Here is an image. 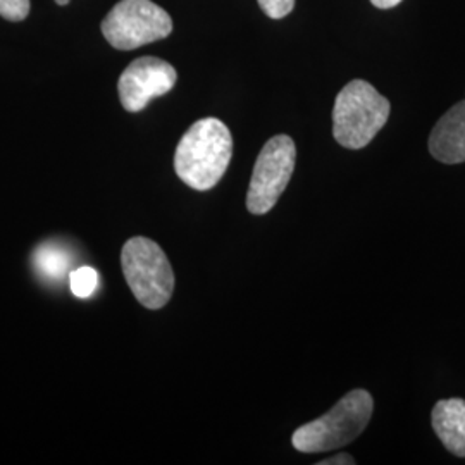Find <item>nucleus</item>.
<instances>
[{
	"label": "nucleus",
	"instance_id": "9d476101",
	"mask_svg": "<svg viewBox=\"0 0 465 465\" xmlns=\"http://www.w3.org/2000/svg\"><path fill=\"white\" fill-rule=\"evenodd\" d=\"M35 262L38 266V271H42L50 278H63L69 267V259L64 250H59L54 245L38 249L35 255Z\"/></svg>",
	"mask_w": 465,
	"mask_h": 465
},
{
	"label": "nucleus",
	"instance_id": "1a4fd4ad",
	"mask_svg": "<svg viewBox=\"0 0 465 465\" xmlns=\"http://www.w3.org/2000/svg\"><path fill=\"white\" fill-rule=\"evenodd\" d=\"M432 428L445 449L465 457V400H441L432 409Z\"/></svg>",
	"mask_w": 465,
	"mask_h": 465
},
{
	"label": "nucleus",
	"instance_id": "f8f14e48",
	"mask_svg": "<svg viewBox=\"0 0 465 465\" xmlns=\"http://www.w3.org/2000/svg\"><path fill=\"white\" fill-rule=\"evenodd\" d=\"M30 15V0H0V16L7 21H23Z\"/></svg>",
	"mask_w": 465,
	"mask_h": 465
},
{
	"label": "nucleus",
	"instance_id": "dca6fc26",
	"mask_svg": "<svg viewBox=\"0 0 465 465\" xmlns=\"http://www.w3.org/2000/svg\"><path fill=\"white\" fill-rule=\"evenodd\" d=\"M59 5H67L69 4V0H55Z\"/></svg>",
	"mask_w": 465,
	"mask_h": 465
},
{
	"label": "nucleus",
	"instance_id": "2eb2a0df",
	"mask_svg": "<svg viewBox=\"0 0 465 465\" xmlns=\"http://www.w3.org/2000/svg\"><path fill=\"white\" fill-rule=\"evenodd\" d=\"M371 2H372V5H376L380 9H391V7L399 5L401 0H371Z\"/></svg>",
	"mask_w": 465,
	"mask_h": 465
},
{
	"label": "nucleus",
	"instance_id": "f257e3e1",
	"mask_svg": "<svg viewBox=\"0 0 465 465\" xmlns=\"http://www.w3.org/2000/svg\"><path fill=\"white\" fill-rule=\"evenodd\" d=\"M232 136L216 117L193 123L182 136L174 153L178 178L197 192L214 188L232 163Z\"/></svg>",
	"mask_w": 465,
	"mask_h": 465
},
{
	"label": "nucleus",
	"instance_id": "423d86ee",
	"mask_svg": "<svg viewBox=\"0 0 465 465\" xmlns=\"http://www.w3.org/2000/svg\"><path fill=\"white\" fill-rule=\"evenodd\" d=\"M295 159V142L288 134H276L262 147L247 193V209L252 214H267L278 203L292 180Z\"/></svg>",
	"mask_w": 465,
	"mask_h": 465
},
{
	"label": "nucleus",
	"instance_id": "4468645a",
	"mask_svg": "<svg viewBox=\"0 0 465 465\" xmlns=\"http://www.w3.org/2000/svg\"><path fill=\"white\" fill-rule=\"evenodd\" d=\"M355 464V460L347 455V453H340V455H336V457H332V459H328V460H322L321 465H353Z\"/></svg>",
	"mask_w": 465,
	"mask_h": 465
},
{
	"label": "nucleus",
	"instance_id": "6e6552de",
	"mask_svg": "<svg viewBox=\"0 0 465 465\" xmlns=\"http://www.w3.org/2000/svg\"><path fill=\"white\" fill-rule=\"evenodd\" d=\"M428 147L432 157L443 164L465 163V100L455 104L436 123Z\"/></svg>",
	"mask_w": 465,
	"mask_h": 465
},
{
	"label": "nucleus",
	"instance_id": "ddd939ff",
	"mask_svg": "<svg viewBox=\"0 0 465 465\" xmlns=\"http://www.w3.org/2000/svg\"><path fill=\"white\" fill-rule=\"evenodd\" d=\"M261 9L264 11V15L271 19H282L288 16L293 7H295V0H257Z\"/></svg>",
	"mask_w": 465,
	"mask_h": 465
},
{
	"label": "nucleus",
	"instance_id": "f03ea898",
	"mask_svg": "<svg viewBox=\"0 0 465 465\" xmlns=\"http://www.w3.org/2000/svg\"><path fill=\"white\" fill-rule=\"evenodd\" d=\"M390 102L364 80L341 88L332 107V136L350 150L367 147L390 117Z\"/></svg>",
	"mask_w": 465,
	"mask_h": 465
},
{
	"label": "nucleus",
	"instance_id": "0eeeda50",
	"mask_svg": "<svg viewBox=\"0 0 465 465\" xmlns=\"http://www.w3.org/2000/svg\"><path fill=\"white\" fill-rule=\"evenodd\" d=\"M178 73L159 57H140L119 78V100L128 113H140L150 100L166 95L176 84Z\"/></svg>",
	"mask_w": 465,
	"mask_h": 465
},
{
	"label": "nucleus",
	"instance_id": "39448f33",
	"mask_svg": "<svg viewBox=\"0 0 465 465\" xmlns=\"http://www.w3.org/2000/svg\"><path fill=\"white\" fill-rule=\"evenodd\" d=\"M171 32L173 19L152 0H119L102 21V34L117 50L138 49Z\"/></svg>",
	"mask_w": 465,
	"mask_h": 465
},
{
	"label": "nucleus",
	"instance_id": "20e7f679",
	"mask_svg": "<svg viewBox=\"0 0 465 465\" xmlns=\"http://www.w3.org/2000/svg\"><path fill=\"white\" fill-rule=\"evenodd\" d=\"M121 267L134 299L150 311L163 309L174 292V272L164 250L145 236L130 238L121 250Z\"/></svg>",
	"mask_w": 465,
	"mask_h": 465
},
{
	"label": "nucleus",
	"instance_id": "9b49d317",
	"mask_svg": "<svg viewBox=\"0 0 465 465\" xmlns=\"http://www.w3.org/2000/svg\"><path fill=\"white\" fill-rule=\"evenodd\" d=\"M99 286V272L94 267H78L69 272V288L74 297L88 299Z\"/></svg>",
	"mask_w": 465,
	"mask_h": 465
},
{
	"label": "nucleus",
	"instance_id": "7ed1b4c3",
	"mask_svg": "<svg viewBox=\"0 0 465 465\" xmlns=\"http://www.w3.org/2000/svg\"><path fill=\"white\" fill-rule=\"evenodd\" d=\"M374 411V400L366 390H353L330 412L293 432L292 443L302 453L340 449L357 440L366 430Z\"/></svg>",
	"mask_w": 465,
	"mask_h": 465
}]
</instances>
